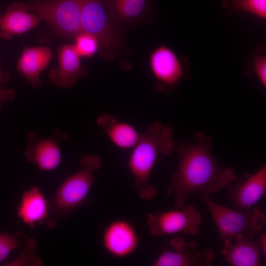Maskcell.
Here are the masks:
<instances>
[{"mask_svg": "<svg viewBox=\"0 0 266 266\" xmlns=\"http://www.w3.org/2000/svg\"><path fill=\"white\" fill-rule=\"evenodd\" d=\"M73 44H66L58 51V66L49 72L50 81L60 88H69L88 74Z\"/></svg>", "mask_w": 266, "mask_h": 266, "instance_id": "4fadbf2b", "label": "cell"}, {"mask_svg": "<svg viewBox=\"0 0 266 266\" xmlns=\"http://www.w3.org/2000/svg\"><path fill=\"white\" fill-rule=\"evenodd\" d=\"M228 188L229 202L238 210L250 208L256 205L266 192V165L254 173L246 172Z\"/></svg>", "mask_w": 266, "mask_h": 266, "instance_id": "30bf717a", "label": "cell"}, {"mask_svg": "<svg viewBox=\"0 0 266 266\" xmlns=\"http://www.w3.org/2000/svg\"><path fill=\"white\" fill-rule=\"evenodd\" d=\"M28 237L21 233L12 234L0 233V263L4 261L14 250L21 246L22 240Z\"/></svg>", "mask_w": 266, "mask_h": 266, "instance_id": "603a6c76", "label": "cell"}, {"mask_svg": "<svg viewBox=\"0 0 266 266\" xmlns=\"http://www.w3.org/2000/svg\"><path fill=\"white\" fill-rule=\"evenodd\" d=\"M80 24L81 32L89 33L97 39L101 58L113 61L121 52L122 29L110 22L102 0H82Z\"/></svg>", "mask_w": 266, "mask_h": 266, "instance_id": "5b68a950", "label": "cell"}, {"mask_svg": "<svg viewBox=\"0 0 266 266\" xmlns=\"http://www.w3.org/2000/svg\"><path fill=\"white\" fill-rule=\"evenodd\" d=\"M67 139V135L58 129H55L50 136L41 139L33 131H30L26 136L24 156L28 162L35 165L40 171H52L61 163L60 144Z\"/></svg>", "mask_w": 266, "mask_h": 266, "instance_id": "ba28073f", "label": "cell"}, {"mask_svg": "<svg viewBox=\"0 0 266 266\" xmlns=\"http://www.w3.org/2000/svg\"><path fill=\"white\" fill-rule=\"evenodd\" d=\"M83 0H37L26 4L29 10L50 26L54 34L73 38L81 32V8Z\"/></svg>", "mask_w": 266, "mask_h": 266, "instance_id": "8992f818", "label": "cell"}, {"mask_svg": "<svg viewBox=\"0 0 266 266\" xmlns=\"http://www.w3.org/2000/svg\"><path fill=\"white\" fill-rule=\"evenodd\" d=\"M259 243L261 251L264 256H266V233H259Z\"/></svg>", "mask_w": 266, "mask_h": 266, "instance_id": "484cf974", "label": "cell"}, {"mask_svg": "<svg viewBox=\"0 0 266 266\" xmlns=\"http://www.w3.org/2000/svg\"><path fill=\"white\" fill-rule=\"evenodd\" d=\"M41 21L35 14L28 11L26 3L14 1L0 16V38L10 39L32 30Z\"/></svg>", "mask_w": 266, "mask_h": 266, "instance_id": "5bb4252c", "label": "cell"}, {"mask_svg": "<svg viewBox=\"0 0 266 266\" xmlns=\"http://www.w3.org/2000/svg\"><path fill=\"white\" fill-rule=\"evenodd\" d=\"M96 123L97 126L106 134L112 143L120 149L133 148L139 138L140 134L133 125L118 121L111 115H100Z\"/></svg>", "mask_w": 266, "mask_h": 266, "instance_id": "d6986e66", "label": "cell"}, {"mask_svg": "<svg viewBox=\"0 0 266 266\" xmlns=\"http://www.w3.org/2000/svg\"><path fill=\"white\" fill-rule=\"evenodd\" d=\"M74 39L73 45L80 57H92L99 50L97 39L89 33L81 32Z\"/></svg>", "mask_w": 266, "mask_h": 266, "instance_id": "44dd1931", "label": "cell"}, {"mask_svg": "<svg viewBox=\"0 0 266 266\" xmlns=\"http://www.w3.org/2000/svg\"><path fill=\"white\" fill-rule=\"evenodd\" d=\"M101 163L97 155L82 157L81 168L68 177L58 188L49 201V210L56 215H65L83 204L95 182L94 172L100 167Z\"/></svg>", "mask_w": 266, "mask_h": 266, "instance_id": "277c9868", "label": "cell"}, {"mask_svg": "<svg viewBox=\"0 0 266 266\" xmlns=\"http://www.w3.org/2000/svg\"><path fill=\"white\" fill-rule=\"evenodd\" d=\"M110 22L121 28L142 21L148 12L150 0H102Z\"/></svg>", "mask_w": 266, "mask_h": 266, "instance_id": "e0dca14e", "label": "cell"}, {"mask_svg": "<svg viewBox=\"0 0 266 266\" xmlns=\"http://www.w3.org/2000/svg\"><path fill=\"white\" fill-rule=\"evenodd\" d=\"M198 196L214 220L221 242L232 240L239 235L253 239L266 224V215L256 205L244 210L233 209L218 203L208 196Z\"/></svg>", "mask_w": 266, "mask_h": 266, "instance_id": "3957f363", "label": "cell"}, {"mask_svg": "<svg viewBox=\"0 0 266 266\" xmlns=\"http://www.w3.org/2000/svg\"><path fill=\"white\" fill-rule=\"evenodd\" d=\"M49 202L40 189L33 186L24 192L17 207V215L25 224L34 229L44 224L49 215Z\"/></svg>", "mask_w": 266, "mask_h": 266, "instance_id": "ac0fdd59", "label": "cell"}, {"mask_svg": "<svg viewBox=\"0 0 266 266\" xmlns=\"http://www.w3.org/2000/svg\"><path fill=\"white\" fill-rule=\"evenodd\" d=\"M101 242L110 255L122 258L130 256L136 250L139 237L135 228L129 221L117 219L110 222L104 229Z\"/></svg>", "mask_w": 266, "mask_h": 266, "instance_id": "7c38bea8", "label": "cell"}, {"mask_svg": "<svg viewBox=\"0 0 266 266\" xmlns=\"http://www.w3.org/2000/svg\"><path fill=\"white\" fill-rule=\"evenodd\" d=\"M11 79L10 73L7 71H4L0 67V87L4 83L8 82Z\"/></svg>", "mask_w": 266, "mask_h": 266, "instance_id": "4316f807", "label": "cell"}, {"mask_svg": "<svg viewBox=\"0 0 266 266\" xmlns=\"http://www.w3.org/2000/svg\"><path fill=\"white\" fill-rule=\"evenodd\" d=\"M253 68L261 84L266 87V56L261 55L256 57L253 62Z\"/></svg>", "mask_w": 266, "mask_h": 266, "instance_id": "cb8c5ba5", "label": "cell"}, {"mask_svg": "<svg viewBox=\"0 0 266 266\" xmlns=\"http://www.w3.org/2000/svg\"><path fill=\"white\" fill-rule=\"evenodd\" d=\"M202 217L200 211L191 204L182 208L148 214L146 224L150 233L154 236L179 233L187 235L200 233Z\"/></svg>", "mask_w": 266, "mask_h": 266, "instance_id": "52a82bcc", "label": "cell"}, {"mask_svg": "<svg viewBox=\"0 0 266 266\" xmlns=\"http://www.w3.org/2000/svg\"><path fill=\"white\" fill-rule=\"evenodd\" d=\"M173 135L171 127L157 121L140 134L133 148L128 166L134 177V186L142 200H151L157 194V188L149 183L150 176L159 154L169 155L174 151Z\"/></svg>", "mask_w": 266, "mask_h": 266, "instance_id": "7a4b0ae2", "label": "cell"}, {"mask_svg": "<svg viewBox=\"0 0 266 266\" xmlns=\"http://www.w3.org/2000/svg\"><path fill=\"white\" fill-rule=\"evenodd\" d=\"M37 242L33 238H30L21 254L15 260L6 263L5 266H36L42 265L40 257L35 254Z\"/></svg>", "mask_w": 266, "mask_h": 266, "instance_id": "7402d4cb", "label": "cell"}, {"mask_svg": "<svg viewBox=\"0 0 266 266\" xmlns=\"http://www.w3.org/2000/svg\"></svg>", "mask_w": 266, "mask_h": 266, "instance_id": "83f0119b", "label": "cell"}, {"mask_svg": "<svg viewBox=\"0 0 266 266\" xmlns=\"http://www.w3.org/2000/svg\"><path fill=\"white\" fill-rule=\"evenodd\" d=\"M172 250L165 249L153 262V266H211L214 251L197 250L196 241L186 242L179 236L169 241Z\"/></svg>", "mask_w": 266, "mask_h": 266, "instance_id": "9c48e42d", "label": "cell"}, {"mask_svg": "<svg viewBox=\"0 0 266 266\" xmlns=\"http://www.w3.org/2000/svg\"><path fill=\"white\" fill-rule=\"evenodd\" d=\"M191 143L179 141L174 152L178 163L166 194L174 195V206L182 208L189 195L208 196L228 189L236 178L232 166L221 167L211 152L212 140L203 131L195 133Z\"/></svg>", "mask_w": 266, "mask_h": 266, "instance_id": "6da1fadb", "label": "cell"}, {"mask_svg": "<svg viewBox=\"0 0 266 266\" xmlns=\"http://www.w3.org/2000/svg\"><path fill=\"white\" fill-rule=\"evenodd\" d=\"M149 64L157 87L161 90L176 86L184 75V68L178 57L165 45H161L153 50L149 56Z\"/></svg>", "mask_w": 266, "mask_h": 266, "instance_id": "8fae6325", "label": "cell"}, {"mask_svg": "<svg viewBox=\"0 0 266 266\" xmlns=\"http://www.w3.org/2000/svg\"><path fill=\"white\" fill-rule=\"evenodd\" d=\"M16 97L15 90L13 88L6 89L0 87V110L2 103L4 102L13 101Z\"/></svg>", "mask_w": 266, "mask_h": 266, "instance_id": "d4e9b609", "label": "cell"}, {"mask_svg": "<svg viewBox=\"0 0 266 266\" xmlns=\"http://www.w3.org/2000/svg\"><path fill=\"white\" fill-rule=\"evenodd\" d=\"M226 6L234 11H244L266 19V0H226Z\"/></svg>", "mask_w": 266, "mask_h": 266, "instance_id": "ffe728a7", "label": "cell"}, {"mask_svg": "<svg viewBox=\"0 0 266 266\" xmlns=\"http://www.w3.org/2000/svg\"><path fill=\"white\" fill-rule=\"evenodd\" d=\"M52 57L49 47H26L17 62V70L33 88L40 87L42 85L40 74L48 66Z\"/></svg>", "mask_w": 266, "mask_h": 266, "instance_id": "2e32d148", "label": "cell"}, {"mask_svg": "<svg viewBox=\"0 0 266 266\" xmlns=\"http://www.w3.org/2000/svg\"><path fill=\"white\" fill-rule=\"evenodd\" d=\"M221 253L226 261L232 266H260L261 251L258 239L253 240L237 235L224 242Z\"/></svg>", "mask_w": 266, "mask_h": 266, "instance_id": "9a60e30c", "label": "cell"}]
</instances>
